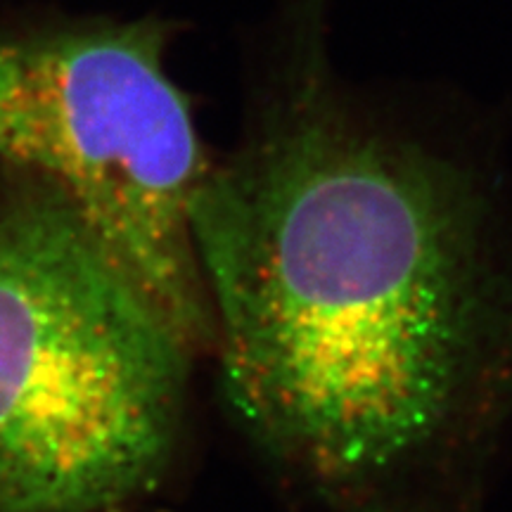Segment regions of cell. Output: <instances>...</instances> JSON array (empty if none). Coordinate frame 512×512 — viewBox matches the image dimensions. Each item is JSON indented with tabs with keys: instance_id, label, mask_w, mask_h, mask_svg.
Here are the masks:
<instances>
[{
	"instance_id": "obj_4",
	"label": "cell",
	"mask_w": 512,
	"mask_h": 512,
	"mask_svg": "<svg viewBox=\"0 0 512 512\" xmlns=\"http://www.w3.org/2000/svg\"><path fill=\"white\" fill-rule=\"evenodd\" d=\"M335 512H475L470 489H418L366 498Z\"/></svg>"
},
{
	"instance_id": "obj_2",
	"label": "cell",
	"mask_w": 512,
	"mask_h": 512,
	"mask_svg": "<svg viewBox=\"0 0 512 512\" xmlns=\"http://www.w3.org/2000/svg\"><path fill=\"white\" fill-rule=\"evenodd\" d=\"M192 356L79 216L0 166V512H119L169 475Z\"/></svg>"
},
{
	"instance_id": "obj_1",
	"label": "cell",
	"mask_w": 512,
	"mask_h": 512,
	"mask_svg": "<svg viewBox=\"0 0 512 512\" xmlns=\"http://www.w3.org/2000/svg\"><path fill=\"white\" fill-rule=\"evenodd\" d=\"M192 235L223 399L332 505L470 486L512 413V228L494 183L344 93L290 0Z\"/></svg>"
},
{
	"instance_id": "obj_3",
	"label": "cell",
	"mask_w": 512,
	"mask_h": 512,
	"mask_svg": "<svg viewBox=\"0 0 512 512\" xmlns=\"http://www.w3.org/2000/svg\"><path fill=\"white\" fill-rule=\"evenodd\" d=\"M155 22L0 38V166L79 216L192 356L214 323L192 235L211 162Z\"/></svg>"
}]
</instances>
